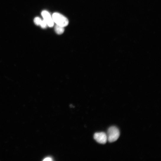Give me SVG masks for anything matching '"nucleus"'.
I'll return each instance as SVG.
<instances>
[{
    "label": "nucleus",
    "instance_id": "1",
    "mask_svg": "<svg viewBox=\"0 0 161 161\" xmlns=\"http://www.w3.org/2000/svg\"><path fill=\"white\" fill-rule=\"evenodd\" d=\"M107 135L108 141L110 143L113 142L117 141L119 137L120 131L117 127L112 126L109 128Z\"/></svg>",
    "mask_w": 161,
    "mask_h": 161
},
{
    "label": "nucleus",
    "instance_id": "2",
    "mask_svg": "<svg viewBox=\"0 0 161 161\" xmlns=\"http://www.w3.org/2000/svg\"><path fill=\"white\" fill-rule=\"evenodd\" d=\"M52 17L54 22L56 25L64 27L69 25V21L68 19L59 13L56 12L53 13Z\"/></svg>",
    "mask_w": 161,
    "mask_h": 161
},
{
    "label": "nucleus",
    "instance_id": "3",
    "mask_svg": "<svg viewBox=\"0 0 161 161\" xmlns=\"http://www.w3.org/2000/svg\"><path fill=\"white\" fill-rule=\"evenodd\" d=\"M94 138L97 142L101 144H105L108 141L107 134L104 132L95 133Z\"/></svg>",
    "mask_w": 161,
    "mask_h": 161
},
{
    "label": "nucleus",
    "instance_id": "4",
    "mask_svg": "<svg viewBox=\"0 0 161 161\" xmlns=\"http://www.w3.org/2000/svg\"><path fill=\"white\" fill-rule=\"evenodd\" d=\"M42 15L48 25L50 27H53L54 25V22L52 16L47 11H44L42 12Z\"/></svg>",
    "mask_w": 161,
    "mask_h": 161
},
{
    "label": "nucleus",
    "instance_id": "5",
    "mask_svg": "<svg viewBox=\"0 0 161 161\" xmlns=\"http://www.w3.org/2000/svg\"><path fill=\"white\" fill-rule=\"evenodd\" d=\"M64 27L62 26L56 25L55 27V30L56 33L58 35L63 34L64 30Z\"/></svg>",
    "mask_w": 161,
    "mask_h": 161
},
{
    "label": "nucleus",
    "instance_id": "6",
    "mask_svg": "<svg viewBox=\"0 0 161 161\" xmlns=\"http://www.w3.org/2000/svg\"><path fill=\"white\" fill-rule=\"evenodd\" d=\"M42 20L40 18L37 17L35 18L34 21L35 25H40Z\"/></svg>",
    "mask_w": 161,
    "mask_h": 161
},
{
    "label": "nucleus",
    "instance_id": "7",
    "mask_svg": "<svg viewBox=\"0 0 161 161\" xmlns=\"http://www.w3.org/2000/svg\"><path fill=\"white\" fill-rule=\"evenodd\" d=\"M43 28H46L48 26L46 22L43 19L42 20V22L40 25Z\"/></svg>",
    "mask_w": 161,
    "mask_h": 161
},
{
    "label": "nucleus",
    "instance_id": "8",
    "mask_svg": "<svg viewBox=\"0 0 161 161\" xmlns=\"http://www.w3.org/2000/svg\"><path fill=\"white\" fill-rule=\"evenodd\" d=\"M52 160V158L50 157H47L45 158L43 160V161H51Z\"/></svg>",
    "mask_w": 161,
    "mask_h": 161
}]
</instances>
